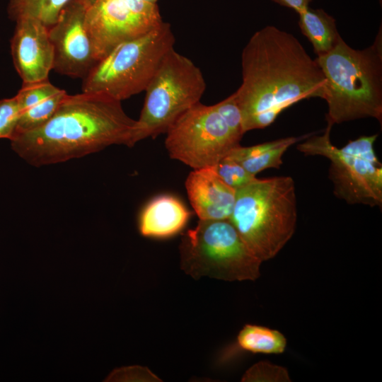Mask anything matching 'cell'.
Wrapping results in <instances>:
<instances>
[{
    "instance_id": "cell-6",
    "label": "cell",
    "mask_w": 382,
    "mask_h": 382,
    "mask_svg": "<svg viewBox=\"0 0 382 382\" xmlns=\"http://www.w3.org/2000/svg\"><path fill=\"white\" fill-rule=\"evenodd\" d=\"M180 268L195 279L255 280L261 261L247 248L227 220H200L183 234L179 247Z\"/></svg>"
},
{
    "instance_id": "cell-19",
    "label": "cell",
    "mask_w": 382,
    "mask_h": 382,
    "mask_svg": "<svg viewBox=\"0 0 382 382\" xmlns=\"http://www.w3.org/2000/svg\"><path fill=\"white\" fill-rule=\"evenodd\" d=\"M237 342L241 349L253 353L281 354L286 347V339L282 332L257 325H245Z\"/></svg>"
},
{
    "instance_id": "cell-9",
    "label": "cell",
    "mask_w": 382,
    "mask_h": 382,
    "mask_svg": "<svg viewBox=\"0 0 382 382\" xmlns=\"http://www.w3.org/2000/svg\"><path fill=\"white\" fill-rule=\"evenodd\" d=\"M165 146L173 159L192 169L212 167L240 145L215 104L200 102L180 115L167 131Z\"/></svg>"
},
{
    "instance_id": "cell-23",
    "label": "cell",
    "mask_w": 382,
    "mask_h": 382,
    "mask_svg": "<svg viewBox=\"0 0 382 382\" xmlns=\"http://www.w3.org/2000/svg\"><path fill=\"white\" fill-rule=\"evenodd\" d=\"M216 109L228 126L237 134L243 136V118L235 95L231 96L215 104Z\"/></svg>"
},
{
    "instance_id": "cell-25",
    "label": "cell",
    "mask_w": 382,
    "mask_h": 382,
    "mask_svg": "<svg viewBox=\"0 0 382 382\" xmlns=\"http://www.w3.org/2000/svg\"><path fill=\"white\" fill-rule=\"evenodd\" d=\"M146 2L151 3V4H157L158 0H144Z\"/></svg>"
},
{
    "instance_id": "cell-13",
    "label": "cell",
    "mask_w": 382,
    "mask_h": 382,
    "mask_svg": "<svg viewBox=\"0 0 382 382\" xmlns=\"http://www.w3.org/2000/svg\"><path fill=\"white\" fill-rule=\"evenodd\" d=\"M185 186L190 202L200 220L229 219L236 190L226 185L211 167L193 169Z\"/></svg>"
},
{
    "instance_id": "cell-16",
    "label": "cell",
    "mask_w": 382,
    "mask_h": 382,
    "mask_svg": "<svg viewBox=\"0 0 382 382\" xmlns=\"http://www.w3.org/2000/svg\"><path fill=\"white\" fill-rule=\"evenodd\" d=\"M309 135L289 137L250 146L241 145L233 149L227 155L238 163L248 173L256 175L267 168H279L286 151L296 142L304 140Z\"/></svg>"
},
{
    "instance_id": "cell-15",
    "label": "cell",
    "mask_w": 382,
    "mask_h": 382,
    "mask_svg": "<svg viewBox=\"0 0 382 382\" xmlns=\"http://www.w3.org/2000/svg\"><path fill=\"white\" fill-rule=\"evenodd\" d=\"M190 212L178 198L161 195L151 199L142 209L138 219V228L144 237L167 238L181 231Z\"/></svg>"
},
{
    "instance_id": "cell-1",
    "label": "cell",
    "mask_w": 382,
    "mask_h": 382,
    "mask_svg": "<svg viewBox=\"0 0 382 382\" xmlns=\"http://www.w3.org/2000/svg\"><path fill=\"white\" fill-rule=\"evenodd\" d=\"M242 83L233 93L245 133L270 125L294 103L324 99L325 78L291 33L273 25L255 32L241 54Z\"/></svg>"
},
{
    "instance_id": "cell-20",
    "label": "cell",
    "mask_w": 382,
    "mask_h": 382,
    "mask_svg": "<svg viewBox=\"0 0 382 382\" xmlns=\"http://www.w3.org/2000/svg\"><path fill=\"white\" fill-rule=\"evenodd\" d=\"M211 168L226 185L236 191L256 178L228 156Z\"/></svg>"
},
{
    "instance_id": "cell-3",
    "label": "cell",
    "mask_w": 382,
    "mask_h": 382,
    "mask_svg": "<svg viewBox=\"0 0 382 382\" xmlns=\"http://www.w3.org/2000/svg\"><path fill=\"white\" fill-rule=\"evenodd\" d=\"M381 31L364 50L352 48L341 37L332 50L315 59L325 78L328 125L365 117L381 123Z\"/></svg>"
},
{
    "instance_id": "cell-7",
    "label": "cell",
    "mask_w": 382,
    "mask_h": 382,
    "mask_svg": "<svg viewBox=\"0 0 382 382\" xmlns=\"http://www.w3.org/2000/svg\"><path fill=\"white\" fill-rule=\"evenodd\" d=\"M332 127L327 125L322 135L308 136L297 149L330 161L328 177L335 197L350 204L381 207L382 164L374 150L378 134L361 136L339 149L330 141Z\"/></svg>"
},
{
    "instance_id": "cell-4",
    "label": "cell",
    "mask_w": 382,
    "mask_h": 382,
    "mask_svg": "<svg viewBox=\"0 0 382 382\" xmlns=\"http://www.w3.org/2000/svg\"><path fill=\"white\" fill-rule=\"evenodd\" d=\"M249 250L261 262L275 257L294 235L297 221L294 180L255 178L236 191L231 217Z\"/></svg>"
},
{
    "instance_id": "cell-2",
    "label": "cell",
    "mask_w": 382,
    "mask_h": 382,
    "mask_svg": "<svg viewBox=\"0 0 382 382\" xmlns=\"http://www.w3.org/2000/svg\"><path fill=\"white\" fill-rule=\"evenodd\" d=\"M137 120L121 101L82 92L67 94L51 118L40 127L16 135L13 150L27 163L40 167L66 162L111 145L134 146Z\"/></svg>"
},
{
    "instance_id": "cell-8",
    "label": "cell",
    "mask_w": 382,
    "mask_h": 382,
    "mask_svg": "<svg viewBox=\"0 0 382 382\" xmlns=\"http://www.w3.org/2000/svg\"><path fill=\"white\" fill-rule=\"evenodd\" d=\"M206 83L193 62L170 49L147 86L136 142L166 134L185 111L200 102Z\"/></svg>"
},
{
    "instance_id": "cell-21",
    "label": "cell",
    "mask_w": 382,
    "mask_h": 382,
    "mask_svg": "<svg viewBox=\"0 0 382 382\" xmlns=\"http://www.w3.org/2000/svg\"><path fill=\"white\" fill-rule=\"evenodd\" d=\"M242 381H291L288 371L267 361H260L243 375Z\"/></svg>"
},
{
    "instance_id": "cell-22",
    "label": "cell",
    "mask_w": 382,
    "mask_h": 382,
    "mask_svg": "<svg viewBox=\"0 0 382 382\" xmlns=\"http://www.w3.org/2000/svg\"><path fill=\"white\" fill-rule=\"evenodd\" d=\"M20 115L16 96L0 100V139L13 137Z\"/></svg>"
},
{
    "instance_id": "cell-12",
    "label": "cell",
    "mask_w": 382,
    "mask_h": 382,
    "mask_svg": "<svg viewBox=\"0 0 382 382\" xmlns=\"http://www.w3.org/2000/svg\"><path fill=\"white\" fill-rule=\"evenodd\" d=\"M11 52L13 66L23 84L48 79L54 53L48 28L41 22L33 18L16 21Z\"/></svg>"
},
{
    "instance_id": "cell-10",
    "label": "cell",
    "mask_w": 382,
    "mask_h": 382,
    "mask_svg": "<svg viewBox=\"0 0 382 382\" xmlns=\"http://www.w3.org/2000/svg\"><path fill=\"white\" fill-rule=\"evenodd\" d=\"M157 4L144 0H86L85 23L98 62L118 45L163 23Z\"/></svg>"
},
{
    "instance_id": "cell-5",
    "label": "cell",
    "mask_w": 382,
    "mask_h": 382,
    "mask_svg": "<svg viewBox=\"0 0 382 382\" xmlns=\"http://www.w3.org/2000/svg\"><path fill=\"white\" fill-rule=\"evenodd\" d=\"M174 44L170 25L163 21L144 35L118 45L83 79L82 92L122 102L145 91Z\"/></svg>"
},
{
    "instance_id": "cell-11",
    "label": "cell",
    "mask_w": 382,
    "mask_h": 382,
    "mask_svg": "<svg viewBox=\"0 0 382 382\" xmlns=\"http://www.w3.org/2000/svg\"><path fill=\"white\" fill-rule=\"evenodd\" d=\"M86 0H70L48 28L54 53L53 69L83 79L97 63L86 23Z\"/></svg>"
},
{
    "instance_id": "cell-24",
    "label": "cell",
    "mask_w": 382,
    "mask_h": 382,
    "mask_svg": "<svg viewBox=\"0 0 382 382\" xmlns=\"http://www.w3.org/2000/svg\"><path fill=\"white\" fill-rule=\"evenodd\" d=\"M282 6L294 10L299 13L308 7L312 0H272Z\"/></svg>"
},
{
    "instance_id": "cell-14",
    "label": "cell",
    "mask_w": 382,
    "mask_h": 382,
    "mask_svg": "<svg viewBox=\"0 0 382 382\" xmlns=\"http://www.w3.org/2000/svg\"><path fill=\"white\" fill-rule=\"evenodd\" d=\"M67 95L49 79L23 84L16 96L21 109L13 137L37 129L47 122Z\"/></svg>"
},
{
    "instance_id": "cell-17",
    "label": "cell",
    "mask_w": 382,
    "mask_h": 382,
    "mask_svg": "<svg viewBox=\"0 0 382 382\" xmlns=\"http://www.w3.org/2000/svg\"><path fill=\"white\" fill-rule=\"evenodd\" d=\"M299 15V28L313 45L317 56L323 55L335 47L341 36L337 32L335 20L332 16L323 9L309 7Z\"/></svg>"
},
{
    "instance_id": "cell-18",
    "label": "cell",
    "mask_w": 382,
    "mask_h": 382,
    "mask_svg": "<svg viewBox=\"0 0 382 382\" xmlns=\"http://www.w3.org/2000/svg\"><path fill=\"white\" fill-rule=\"evenodd\" d=\"M70 0H8L7 11L13 21L22 18H33L47 28L56 23L57 18Z\"/></svg>"
}]
</instances>
